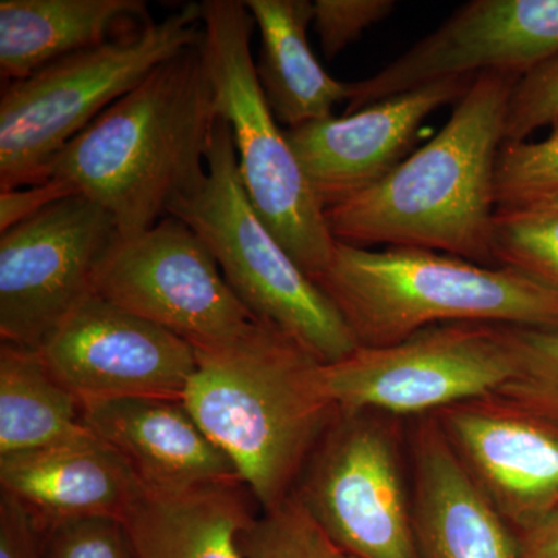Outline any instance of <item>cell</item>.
Here are the masks:
<instances>
[{
    "label": "cell",
    "instance_id": "cell-1",
    "mask_svg": "<svg viewBox=\"0 0 558 558\" xmlns=\"http://www.w3.org/2000/svg\"><path fill=\"white\" fill-rule=\"evenodd\" d=\"M519 76L484 72L427 145L369 189L326 208L333 240L442 252L492 267L495 168Z\"/></svg>",
    "mask_w": 558,
    "mask_h": 558
},
{
    "label": "cell",
    "instance_id": "cell-2",
    "mask_svg": "<svg viewBox=\"0 0 558 558\" xmlns=\"http://www.w3.org/2000/svg\"><path fill=\"white\" fill-rule=\"evenodd\" d=\"M199 47L163 62L47 163L112 216L120 238L145 233L204 175L218 121Z\"/></svg>",
    "mask_w": 558,
    "mask_h": 558
},
{
    "label": "cell",
    "instance_id": "cell-3",
    "mask_svg": "<svg viewBox=\"0 0 558 558\" xmlns=\"http://www.w3.org/2000/svg\"><path fill=\"white\" fill-rule=\"evenodd\" d=\"M196 357L183 403L263 512L282 508L339 414L323 387L322 363L271 328Z\"/></svg>",
    "mask_w": 558,
    "mask_h": 558
},
{
    "label": "cell",
    "instance_id": "cell-4",
    "mask_svg": "<svg viewBox=\"0 0 558 558\" xmlns=\"http://www.w3.org/2000/svg\"><path fill=\"white\" fill-rule=\"evenodd\" d=\"M315 282L359 347L381 348L449 323L558 329V293L508 267L424 248L384 252L337 242Z\"/></svg>",
    "mask_w": 558,
    "mask_h": 558
},
{
    "label": "cell",
    "instance_id": "cell-5",
    "mask_svg": "<svg viewBox=\"0 0 558 558\" xmlns=\"http://www.w3.org/2000/svg\"><path fill=\"white\" fill-rule=\"evenodd\" d=\"M208 245L238 299L322 365L359 348L329 296L279 244L242 186L233 134L218 119L204 175L168 207Z\"/></svg>",
    "mask_w": 558,
    "mask_h": 558
},
{
    "label": "cell",
    "instance_id": "cell-6",
    "mask_svg": "<svg viewBox=\"0 0 558 558\" xmlns=\"http://www.w3.org/2000/svg\"><path fill=\"white\" fill-rule=\"evenodd\" d=\"M202 60L216 110L233 134L242 186L260 220L311 279L328 269L337 241L286 131L260 87L252 39L256 22L241 0H205Z\"/></svg>",
    "mask_w": 558,
    "mask_h": 558
},
{
    "label": "cell",
    "instance_id": "cell-7",
    "mask_svg": "<svg viewBox=\"0 0 558 558\" xmlns=\"http://www.w3.org/2000/svg\"><path fill=\"white\" fill-rule=\"evenodd\" d=\"M202 35V5L186 3L161 21L7 84L0 98V191L39 183L70 140L163 62L199 47Z\"/></svg>",
    "mask_w": 558,
    "mask_h": 558
},
{
    "label": "cell",
    "instance_id": "cell-8",
    "mask_svg": "<svg viewBox=\"0 0 558 558\" xmlns=\"http://www.w3.org/2000/svg\"><path fill=\"white\" fill-rule=\"evenodd\" d=\"M399 417L337 414L290 501L354 558H421Z\"/></svg>",
    "mask_w": 558,
    "mask_h": 558
},
{
    "label": "cell",
    "instance_id": "cell-9",
    "mask_svg": "<svg viewBox=\"0 0 558 558\" xmlns=\"http://www.w3.org/2000/svg\"><path fill=\"white\" fill-rule=\"evenodd\" d=\"M517 371L512 326L449 323L400 343L359 347L319 366L323 387L340 414L377 411L427 416L464 400L495 395Z\"/></svg>",
    "mask_w": 558,
    "mask_h": 558
},
{
    "label": "cell",
    "instance_id": "cell-10",
    "mask_svg": "<svg viewBox=\"0 0 558 558\" xmlns=\"http://www.w3.org/2000/svg\"><path fill=\"white\" fill-rule=\"evenodd\" d=\"M94 293L194 351L241 347L269 328L238 299L199 234L170 215L137 236H119L98 266Z\"/></svg>",
    "mask_w": 558,
    "mask_h": 558
},
{
    "label": "cell",
    "instance_id": "cell-11",
    "mask_svg": "<svg viewBox=\"0 0 558 558\" xmlns=\"http://www.w3.org/2000/svg\"><path fill=\"white\" fill-rule=\"evenodd\" d=\"M116 220L75 194L0 233V337L38 349L94 293L98 266L119 240Z\"/></svg>",
    "mask_w": 558,
    "mask_h": 558
},
{
    "label": "cell",
    "instance_id": "cell-12",
    "mask_svg": "<svg viewBox=\"0 0 558 558\" xmlns=\"http://www.w3.org/2000/svg\"><path fill=\"white\" fill-rule=\"evenodd\" d=\"M54 379L86 403L183 400L196 351L149 319L92 293L40 343Z\"/></svg>",
    "mask_w": 558,
    "mask_h": 558
},
{
    "label": "cell",
    "instance_id": "cell-13",
    "mask_svg": "<svg viewBox=\"0 0 558 558\" xmlns=\"http://www.w3.org/2000/svg\"><path fill=\"white\" fill-rule=\"evenodd\" d=\"M558 54V0H473L376 75L349 83L347 113L425 84L527 75Z\"/></svg>",
    "mask_w": 558,
    "mask_h": 558
},
{
    "label": "cell",
    "instance_id": "cell-14",
    "mask_svg": "<svg viewBox=\"0 0 558 558\" xmlns=\"http://www.w3.org/2000/svg\"><path fill=\"white\" fill-rule=\"evenodd\" d=\"M433 414L462 468L517 535L558 509V422L498 395Z\"/></svg>",
    "mask_w": 558,
    "mask_h": 558
},
{
    "label": "cell",
    "instance_id": "cell-15",
    "mask_svg": "<svg viewBox=\"0 0 558 558\" xmlns=\"http://www.w3.org/2000/svg\"><path fill=\"white\" fill-rule=\"evenodd\" d=\"M473 80L436 81L339 119L332 116L286 131L323 207L355 196L395 170L427 117L461 100Z\"/></svg>",
    "mask_w": 558,
    "mask_h": 558
},
{
    "label": "cell",
    "instance_id": "cell-16",
    "mask_svg": "<svg viewBox=\"0 0 558 558\" xmlns=\"http://www.w3.org/2000/svg\"><path fill=\"white\" fill-rule=\"evenodd\" d=\"M409 442L421 558H519V535L462 468L435 414L416 417Z\"/></svg>",
    "mask_w": 558,
    "mask_h": 558
},
{
    "label": "cell",
    "instance_id": "cell-17",
    "mask_svg": "<svg viewBox=\"0 0 558 558\" xmlns=\"http://www.w3.org/2000/svg\"><path fill=\"white\" fill-rule=\"evenodd\" d=\"M0 486L28 510L39 532L75 520L121 521L145 488L130 464L94 433L0 457Z\"/></svg>",
    "mask_w": 558,
    "mask_h": 558
},
{
    "label": "cell",
    "instance_id": "cell-18",
    "mask_svg": "<svg viewBox=\"0 0 558 558\" xmlns=\"http://www.w3.org/2000/svg\"><path fill=\"white\" fill-rule=\"evenodd\" d=\"M83 422L154 490L242 483L183 400L121 399L83 405Z\"/></svg>",
    "mask_w": 558,
    "mask_h": 558
},
{
    "label": "cell",
    "instance_id": "cell-19",
    "mask_svg": "<svg viewBox=\"0 0 558 558\" xmlns=\"http://www.w3.org/2000/svg\"><path fill=\"white\" fill-rule=\"evenodd\" d=\"M250 497L244 483L145 487L120 523L134 558H245L242 534L256 519Z\"/></svg>",
    "mask_w": 558,
    "mask_h": 558
},
{
    "label": "cell",
    "instance_id": "cell-20",
    "mask_svg": "<svg viewBox=\"0 0 558 558\" xmlns=\"http://www.w3.org/2000/svg\"><path fill=\"white\" fill-rule=\"evenodd\" d=\"M142 0H2L0 73L14 83L150 22Z\"/></svg>",
    "mask_w": 558,
    "mask_h": 558
},
{
    "label": "cell",
    "instance_id": "cell-21",
    "mask_svg": "<svg viewBox=\"0 0 558 558\" xmlns=\"http://www.w3.org/2000/svg\"><path fill=\"white\" fill-rule=\"evenodd\" d=\"M260 35L256 73L278 123L289 130L332 117L349 83L332 78L312 53L310 0H247Z\"/></svg>",
    "mask_w": 558,
    "mask_h": 558
},
{
    "label": "cell",
    "instance_id": "cell-22",
    "mask_svg": "<svg viewBox=\"0 0 558 558\" xmlns=\"http://www.w3.org/2000/svg\"><path fill=\"white\" fill-rule=\"evenodd\" d=\"M92 435L83 405L40 359L38 349L0 344V457L47 449Z\"/></svg>",
    "mask_w": 558,
    "mask_h": 558
},
{
    "label": "cell",
    "instance_id": "cell-23",
    "mask_svg": "<svg viewBox=\"0 0 558 558\" xmlns=\"http://www.w3.org/2000/svg\"><path fill=\"white\" fill-rule=\"evenodd\" d=\"M492 250L497 266L558 293V209L497 208Z\"/></svg>",
    "mask_w": 558,
    "mask_h": 558
},
{
    "label": "cell",
    "instance_id": "cell-24",
    "mask_svg": "<svg viewBox=\"0 0 558 558\" xmlns=\"http://www.w3.org/2000/svg\"><path fill=\"white\" fill-rule=\"evenodd\" d=\"M558 199V123L539 142H506L495 168L497 208L538 207Z\"/></svg>",
    "mask_w": 558,
    "mask_h": 558
},
{
    "label": "cell",
    "instance_id": "cell-25",
    "mask_svg": "<svg viewBox=\"0 0 558 558\" xmlns=\"http://www.w3.org/2000/svg\"><path fill=\"white\" fill-rule=\"evenodd\" d=\"M517 371L502 399L558 422V329L512 326Z\"/></svg>",
    "mask_w": 558,
    "mask_h": 558
},
{
    "label": "cell",
    "instance_id": "cell-26",
    "mask_svg": "<svg viewBox=\"0 0 558 558\" xmlns=\"http://www.w3.org/2000/svg\"><path fill=\"white\" fill-rule=\"evenodd\" d=\"M557 123L558 54L517 81L510 94L505 140L526 142L539 128Z\"/></svg>",
    "mask_w": 558,
    "mask_h": 558
},
{
    "label": "cell",
    "instance_id": "cell-27",
    "mask_svg": "<svg viewBox=\"0 0 558 558\" xmlns=\"http://www.w3.org/2000/svg\"><path fill=\"white\" fill-rule=\"evenodd\" d=\"M396 9L392 0H317L312 2V25L328 60Z\"/></svg>",
    "mask_w": 558,
    "mask_h": 558
},
{
    "label": "cell",
    "instance_id": "cell-28",
    "mask_svg": "<svg viewBox=\"0 0 558 558\" xmlns=\"http://www.w3.org/2000/svg\"><path fill=\"white\" fill-rule=\"evenodd\" d=\"M44 532L49 537L50 558H134L119 520L68 521L39 534Z\"/></svg>",
    "mask_w": 558,
    "mask_h": 558
},
{
    "label": "cell",
    "instance_id": "cell-29",
    "mask_svg": "<svg viewBox=\"0 0 558 558\" xmlns=\"http://www.w3.org/2000/svg\"><path fill=\"white\" fill-rule=\"evenodd\" d=\"M241 546L245 558H311L290 501L256 517L242 534Z\"/></svg>",
    "mask_w": 558,
    "mask_h": 558
},
{
    "label": "cell",
    "instance_id": "cell-30",
    "mask_svg": "<svg viewBox=\"0 0 558 558\" xmlns=\"http://www.w3.org/2000/svg\"><path fill=\"white\" fill-rule=\"evenodd\" d=\"M76 190L62 180L47 179L24 189L0 191V233L38 215L54 202L75 196Z\"/></svg>",
    "mask_w": 558,
    "mask_h": 558
},
{
    "label": "cell",
    "instance_id": "cell-31",
    "mask_svg": "<svg viewBox=\"0 0 558 558\" xmlns=\"http://www.w3.org/2000/svg\"><path fill=\"white\" fill-rule=\"evenodd\" d=\"M38 529L16 498L0 494V558H39Z\"/></svg>",
    "mask_w": 558,
    "mask_h": 558
},
{
    "label": "cell",
    "instance_id": "cell-32",
    "mask_svg": "<svg viewBox=\"0 0 558 558\" xmlns=\"http://www.w3.org/2000/svg\"><path fill=\"white\" fill-rule=\"evenodd\" d=\"M519 539V558H558V509Z\"/></svg>",
    "mask_w": 558,
    "mask_h": 558
},
{
    "label": "cell",
    "instance_id": "cell-33",
    "mask_svg": "<svg viewBox=\"0 0 558 558\" xmlns=\"http://www.w3.org/2000/svg\"><path fill=\"white\" fill-rule=\"evenodd\" d=\"M290 502L295 509L301 535H303V542L311 558H354L349 556L347 550L341 549L339 545H336L303 510L296 508L295 502Z\"/></svg>",
    "mask_w": 558,
    "mask_h": 558
},
{
    "label": "cell",
    "instance_id": "cell-34",
    "mask_svg": "<svg viewBox=\"0 0 558 558\" xmlns=\"http://www.w3.org/2000/svg\"><path fill=\"white\" fill-rule=\"evenodd\" d=\"M538 207H546V208L558 209V199L553 201V202H548V204H545V205H538Z\"/></svg>",
    "mask_w": 558,
    "mask_h": 558
}]
</instances>
